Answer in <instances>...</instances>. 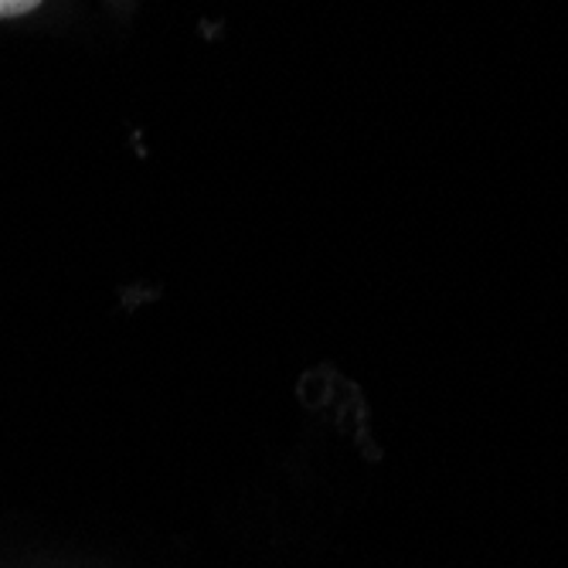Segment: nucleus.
<instances>
[{
	"instance_id": "nucleus-1",
	"label": "nucleus",
	"mask_w": 568,
	"mask_h": 568,
	"mask_svg": "<svg viewBox=\"0 0 568 568\" xmlns=\"http://www.w3.org/2000/svg\"><path fill=\"white\" fill-rule=\"evenodd\" d=\"M41 4V0H0V18H18Z\"/></svg>"
}]
</instances>
